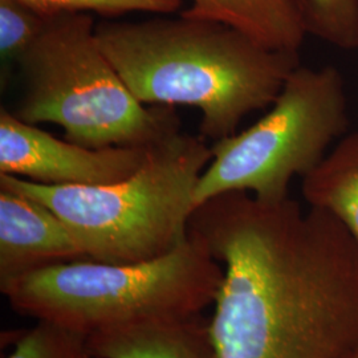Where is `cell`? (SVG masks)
<instances>
[{"mask_svg": "<svg viewBox=\"0 0 358 358\" xmlns=\"http://www.w3.org/2000/svg\"><path fill=\"white\" fill-rule=\"evenodd\" d=\"M301 180L308 206L329 211L358 244V131L346 133Z\"/></svg>", "mask_w": 358, "mask_h": 358, "instance_id": "obj_11", "label": "cell"}, {"mask_svg": "<svg viewBox=\"0 0 358 358\" xmlns=\"http://www.w3.org/2000/svg\"><path fill=\"white\" fill-rule=\"evenodd\" d=\"M348 127L340 71L297 66L259 121L213 142V159L195 189V208L224 192H250L264 202L287 199L291 180L319 166Z\"/></svg>", "mask_w": 358, "mask_h": 358, "instance_id": "obj_6", "label": "cell"}, {"mask_svg": "<svg viewBox=\"0 0 358 358\" xmlns=\"http://www.w3.org/2000/svg\"><path fill=\"white\" fill-rule=\"evenodd\" d=\"M189 232L223 267L217 358H348L358 346V244L327 210L219 194Z\"/></svg>", "mask_w": 358, "mask_h": 358, "instance_id": "obj_1", "label": "cell"}, {"mask_svg": "<svg viewBox=\"0 0 358 358\" xmlns=\"http://www.w3.org/2000/svg\"><path fill=\"white\" fill-rule=\"evenodd\" d=\"M213 159L203 136L170 131L148 148L128 178L103 186H52L0 174V187L47 206L90 260L137 263L166 255L189 238L195 189Z\"/></svg>", "mask_w": 358, "mask_h": 358, "instance_id": "obj_3", "label": "cell"}, {"mask_svg": "<svg viewBox=\"0 0 358 358\" xmlns=\"http://www.w3.org/2000/svg\"><path fill=\"white\" fill-rule=\"evenodd\" d=\"M180 16L232 27L275 51L299 52L308 36L299 0H192Z\"/></svg>", "mask_w": 358, "mask_h": 358, "instance_id": "obj_10", "label": "cell"}, {"mask_svg": "<svg viewBox=\"0 0 358 358\" xmlns=\"http://www.w3.org/2000/svg\"><path fill=\"white\" fill-rule=\"evenodd\" d=\"M96 36L140 103L198 108L201 136L213 142L269 108L301 65L299 52L275 51L232 27L183 16L103 22Z\"/></svg>", "mask_w": 358, "mask_h": 358, "instance_id": "obj_2", "label": "cell"}, {"mask_svg": "<svg viewBox=\"0 0 358 358\" xmlns=\"http://www.w3.org/2000/svg\"><path fill=\"white\" fill-rule=\"evenodd\" d=\"M16 63L24 93L13 115L55 124L81 146L148 148L180 128L171 106L140 103L99 44L90 13L50 16Z\"/></svg>", "mask_w": 358, "mask_h": 358, "instance_id": "obj_5", "label": "cell"}, {"mask_svg": "<svg viewBox=\"0 0 358 358\" xmlns=\"http://www.w3.org/2000/svg\"><path fill=\"white\" fill-rule=\"evenodd\" d=\"M308 35L344 51L358 50V0H299Z\"/></svg>", "mask_w": 358, "mask_h": 358, "instance_id": "obj_12", "label": "cell"}, {"mask_svg": "<svg viewBox=\"0 0 358 358\" xmlns=\"http://www.w3.org/2000/svg\"><path fill=\"white\" fill-rule=\"evenodd\" d=\"M88 259L51 208L0 187V287L55 264Z\"/></svg>", "mask_w": 358, "mask_h": 358, "instance_id": "obj_8", "label": "cell"}, {"mask_svg": "<svg viewBox=\"0 0 358 358\" xmlns=\"http://www.w3.org/2000/svg\"><path fill=\"white\" fill-rule=\"evenodd\" d=\"M223 267L189 238L166 255L137 263L76 260L24 275L1 288L13 310L84 336L146 321L203 313Z\"/></svg>", "mask_w": 358, "mask_h": 358, "instance_id": "obj_4", "label": "cell"}, {"mask_svg": "<svg viewBox=\"0 0 358 358\" xmlns=\"http://www.w3.org/2000/svg\"><path fill=\"white\" fill-rule=\"evenodd\" d=\"M44 16L60 13H99L115 17L125 13L170 15L178 11L182 0H19Z\"/></svg>", "mask_w": 358, "mask_h": 358, "instance_id": "obj_14", "label": "cell"}, {"mask_svg": "<svg viewBox=\"0 0 358 358\" xmlns=\"http://www.w3.org/2000/svg\"><path fill=\"white\" fill-rule=\"evenodd\" d=\"M348 358H358V346L349 355V357Z\"/></svg>", "mask_w": 358, "mask_h": 358, "instance_id": "obj_16", "label": "cell"}, {"mask_svg": "<svg viewBox=\"0 0 358 358\" xmlns=\"http://www.w3.org/2000/svg\"><path fill=\"white\" fill-rule=\"evenodd\" d=\"M50 16L19 0H0V53L16 60L36 40Z\"/></svg>", "mask_w": 358, "mask_h": 358, "instance_id": "obj_15", "label": "cell"}, {"mask_svg": "<svg viewBox=\"0 0 358 358\" xmlns=\"http://www.w3.org/2000/svg\"><path fill=\"white\" fill-rule=\"evenodd\" d=\"M6 358H92L87 336L50 321L38 320L32 329L19 334Z\"/></svg>", "mask_w": 358, "mask_h": 358, "instance_id": "obj_13", "label": "cell"}, {"mask_svg": "<svg viewBox=\"0 0 358 358\" xmlns=\"http://www.w3.org/2000/svg\"><path fill=\"white\" fill-rule=\"evenodd\" d=\"M149 148V146H148ZM148 148L93 149L59 140L13 112L0 113V174L52 186H103L128 178Z\"/></svg>", "mask_w": 358, "mask_h": 358, "instance_id": "obj_7", "label": "cell"}, {"mask_svg": "<svg viewBox=\"0 0 358 358\" xmlns=\"http://www.w3.org/2000/svg\"><path fill=\"white\" fill-rule=\"evenodd\" d=\"M87 348L92 358H217L203 313L94 333Z\"/></svg>", "mask_w": 358, "mask_h": 358, "instance_id": "obj_9", "label": "cell"}]
</instances>
